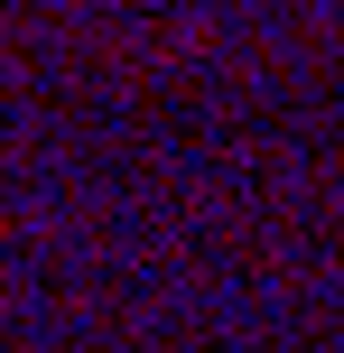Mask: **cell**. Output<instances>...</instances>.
Masks as SVG:
<instances>
[]
</instances>
